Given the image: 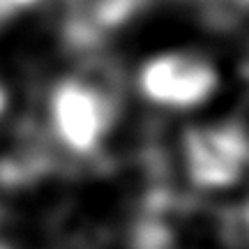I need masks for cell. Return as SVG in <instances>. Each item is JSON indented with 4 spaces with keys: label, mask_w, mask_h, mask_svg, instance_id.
<instances>
[{
    "label": "cell",
    "mask_w": 249,
    "mask_h": 249,
    "mask_svg": "<svg viewBox=\"0 0 249 249\" xmlns=\"http://www.w3.org/2000/svg\"><path fill=\"white\" fill-rule=\"evenodd\" d=\"M124 108V76L116 65L97 60L81 76L58 83L51 95V132L65 155L102 176V152Z\"/></svg>",
    "instance_id": "1"
},
{
    "label": "cell",
    "mask_w": 249,
    "mask_h": 249,
    "mask_svg": "<svg viewBox=\"0 0 249 249\" xmlns=\"http://www.w3.org/2000/svg\"><path fill=\"white\" fill-rule=\"evenodd\" d=\"M180 157L196 189L240 185L249 176V124L238 118L189 124L180 136Z\"/></svg>",
    "instance_id": "2"
},
{
    "label": "cell",
    "mask_w": 249,
    "mask_h": 249,
    "mask_svg": "<svg viewBox=\"0 0 249 249\" xmlns=\"http://www.w3.org/2000/svg\"><path fill=\"white\" fill-rule=\"evenodd\" d=\"M219 76L210 62L196 53L157 55L143 65L139 90L155 107L194 108L214 95Z\"/></svg>",
    "instance_id": "3"
},
{
    "label": "cell",
    "mask_w": 249,
    "mask_h": 249,
    "mask_svg": "<svg viewBox=\"0 0 249 249\" xmlns=\"http://www.w3.org/2000/svg\"><path fill=\"white\" fill-rule=\"evenodd\" d=\"M180 231L176 224L148 210H134L124 226L127 249H180Z\"/></svg>",
    "instance_id": "4"
},
{
    "label": "cell",
    "mask_w": 249,
    "mask_h": 249,
    "mask_svg": "<svg viewBox=\"0 0 249 249\" xmlns=\"http://www.w3.org/2000/svg\"><path fill=\"white\" fill-rule=\"evenodd\" d=\"M213 224L214 238L224 249H249V196L217 208Z\"/></svg>",
    "instance_id": "5"
},
{
    "label": "cell",
    "mask_w": 249,
    "mask_h": 249,
    "mask_svg": "<svg viewBox=\"0 0 249 249\" xmlns=\"http://www.w3.org/2000/svg\"><path fill=\"white\" fill-rule=\"evenodd\" d=\"M240 74H242V79H245L247 90H249V51H247V55H245V60H242V65H240Z\"/></svg>",
    "instance_id": "6"
}]
</instances>
